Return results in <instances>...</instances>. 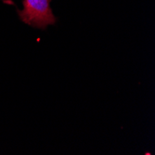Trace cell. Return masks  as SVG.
Instances as JSON below:
<instances>
[{
	"mask_svg": "<svg viewBox=\"0 0 155 155\" xmlns=\"http://www.w3.org/2000/svg\"><path fill=\"white\" fill-rule=\"evenodd\" d=\"M50 0H23V9L18 10L21 21L32 27L45 29L56 22V17L49 6Z\"/></svg>",
	"mask_w": 155,
	"mask_h": 155,
	"instance_id": "1",
	"label": "cell"
}]
</instances>
